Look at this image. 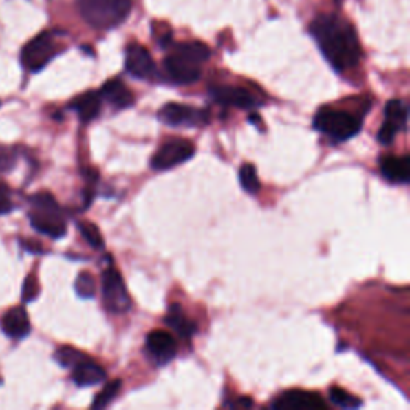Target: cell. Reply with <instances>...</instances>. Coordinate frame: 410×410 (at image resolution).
I'll list each match as a JSON object with an SVG mask.
<instances>
[{
  "label": "cell",
  "instance_id": "4",
  "mask_svg": "<svg viewBox=\"0 0 410 410\" xmlns=\"http://www.w3.org/2000/svg\"><path fill=\"white\" fill-rule=\"evenodd\" d=\"M360 120L346 111L322 107L314 116V129L329 136L335 143L353 138L360 131Z\"/></svg>",
  "mask_w": 410,
  "mask_h": 410
},
{
  "label": "cell",
  "instance_id": "13",
  "mask_svg": "<svg viewBox=\"0 0 410 410\" xmlns=\"http://www.w3.org/2000/svg\"><path fill=\"white\" fill-rule=\"evenodd\" d=\"M210 95H212V98L217 102H219V105L239 107V109H253V107L260 105L250 91L239 89V87H229V85L210 87Z\"/></svg>",
  "mask_w": 410,
  "mask_h": 410
},
{
  "label": "cell",
  "instance_id": "19",
  "mask_svg": "<svg viewBox=\"0 0 410 410\" xmlns=\"http://www.w3.org/2000/svg\"><path fill=\"white\" fill-rule=\"evenodd\" d=\"M71 109L77 112L82 122H91L101 111V96L95 91H87L71 102Z\"/></svg>",
  "mask_w": 410,
  "mask_h": 410
},
{
  "label": "cell",
  "instance_id": "17",
  "mask_svg": "<svg viewBox=\"0 0 410 410\" xmlns=\"http://www.w3.org/2000/svg\"><path fill=\"white\" fill-rule=\"evenodd\" d=\"M380 170L388 182L406 184L410 178V159L409 155L396 158V155H387L380 159Z\"/></svg>",
  "mask_w": 410,
  "mask_h": 410
},
{
  "label": "cell",
  "instance_id": "15",
  "mask_svg": "<svg viewBox=\"0 0 410 410\" xmlns=\"http://www.w3.org/2000/svg\"><path fill=\"white\" fill-rule=\"evenodd\" d=\"M0 327L10 338H24L31 332V321H29L28 311L23 306L12 308L2 316Z\"/></svg>",
  "mask_w": 410,
  "mask_h": 410
},
{
  "label": "cell",
  "instance_id": "21",
  "mask_svg": "<svg viewBox=\"0 0 410 410\" xmlns=\"http://www.w3.org/2000/svg\"><path fill=\"white\" fill-rule=\"evenodd\" d=\"M173 53H178V55L188 58V60L197 63V65H202L210 58V48L201 42L180 43V45L175 47Z\"/></svg>",
  "mask_w": 410,
  "mask_h": 410
},
{
  "label": "cell",
  "instance_id": "27",
  "mask_svg": "<svg viewBox=\"0 0 410 410\" xmlns=\"http://www.w3.org/2000/svg\"><path fill=\"white\" fill-rule=\"evenodd\" d=\"M77 228H79L82 237L85 239L89 246H91L94 248H102V246H105V244H102L101 233L100 229L96 228V224L90 222H80L77 224Z\"/></svg>",
  "mask_w": 410,
  "mask_h": 410
},
{
  "label": "cell",
  "instance_id": "6",
  "mask_svg": "<svg viewBox=\"0 0 410 410\" xmlns=\"http://www.w3.org/2000/svg\"><path fill=\"white\" fill-rule=\"evenodd\" d=\"M102 300L111 312L120 314L130 310V296L127 294L124 279L116 268H107L102 272Z\"/></svg>",
  "mask_w": 410,
  "mask_h": 410
},
{
  "label": "cell",
  "instance_id": "18",
  "mask_svg": "<svg viewBox=\"0 0 410 410\" xmlns=\"http://www.w3.org/2000/svg\"><path fill=\"white\" fill-rule=\"evenodd\" d=\"M106 380V372L105 369L94 363L90 358L82 360L72 367V382H74L77 387H95V385H100Z\"/></svg>",
  "mask_w": 410,
  "mask_h": 410
},
{
  "label": "cell",
  "instance_id": "5",
  "mask_svg": "<svg viewBox=\"0 0 410 410\" xmlns=\"http://www.w3.org/2000/svg\"><path fill=\"white\" fill-rule=\"evenodd\" d=\"M55 53L56 48L53 36L50 32H42L37 37H34L31 42H28L26 47L23 48L21 63L28 71L39 72L52 61Z\"/></svg>",
  "mask_w": 410,
  "mask_h": 410
},
{
  "label": "cell",
  "instance_id": "8",
  "mask_svg": "<svg viewBox=\"0 0 410 410\" xmlns=\"http://www.w3.org/2000/svg\"><path fill=\"white\" fill-rule=\"evenodd\" d=\"M159 120L170 127H199L207 124V112L196 109V107L169 102L159 111Z\"/></svg>",
  "mask_w": 410,
  "mask_h": 410
},
{
  "label": "cell",
  "instance_id": "23",
  "mask_svg": "<svg viewBox=\"0 0 410 410\" xmlns=\"http://www.w3.org/2000/svg\"><path fill=\"white\" fill-rule=\"evenodd\" d=\"M55 359L58 360V364L63 365V367L72 369L79 363H82V360L89 358H87L84 353H80L79 349L72 348V346H61V348L55 353Z\"/></svg>",
  "mask_w": 410,
  "mask_h": 410
},
{
  "label": "cell",
  "instance_id": "10",
  "mask_svg": "<svg viewBox=\"0 0 410 410\" xmlns=\"http://www.w3.org/2000/svg\"><path fill=\"white\" fill-rule=\"evenodd\" d=\"M164 71L169 79L178 85H191L201 79V65L178 55V53H172L165 58Z\"/></svg>",
  "mask_w": 410,
  "mask_h": 410
},
{
  "label": "cell",
  "instance_id": "22",
  "mask_svg": "<svg viewBox=\"0 0 410 410\" xmlns=\"http://www.w3.org/2000/svg\"><path fill=\"white\" fill-rule=\"evenodd\" d=\"M239 183L246 189L248 194H258L260 193V180H258L257 170L252 164H244L239 169Z\"/></svg>",
  "mask_w": 410,
  "mask_h": 410
},
{
  "label": "cell",
  "instance_id": "29",
  "mask_svg": "<svg viewBox=\"0 0 410 410\" xmlns=\"http://www.w3.org/2000/svg\"><path fill=\"white\" fill-rule=\"evenodd\" d=\"M17 158L12 151L7 148H0V172H10L13 169Z\"/></svg>",
  "mask_w": 410,
  "mask_h": 410
},
{
  "label": "cell",
  "instance_id": "24",
  "mask_svg": "<svg viewBox=\"0 0 410 410\" xmlns=\"http://www.w3.org/2000/svg\"><path fill=\"white\" fill-rule=\"evenodd\" d=\"M329 396H330V401L340 409H358L363 406V402H360L358 398H354L353 394L346 393L345 389H341L338 387L330 388Z\"/></svg>",
  "mask_w": 410,
  "mask_h": 410
},
{
  "label": "cell",
  "instance_id": "14",
  "mask_svg": "<svg viewBox=\"0 0 410 410\" xmlns=\"http://www.w3.org/2000/svg\"><path fill=\"white\" fill-rule=\"evenodd\" d=\"M125 69L136 79H148L154 74L155 65L144 47L130 45L125 53Z\"/></svg>",
  "mask_w": 410,
  "mask_h": 410
},
{
  "label": "cell",
  "instance_id": "11",
  "mask_svg": "<svg viewBox=\"0 0 410 410\" xmlns=\"http://www.w3.org/2000/svg\"><path fill=\"white\" fill-rule=\"evenodd\" d=\"M146 349L155 364L164 365L177 356V341L172 334L164 330H154L146 336Z\"/></svg>",
  "mask_w": 410,
  "mask_h": 410
},
{
  "label": "cell",
  "instance_id": "30",
  "mask_svg": "<svg viewBox=\"0 0 410 410\" xmlns=\"http://www.w3.org/2000/svg\"><path fill=\"white\" fill-rule=\"evenodd\" d=\"M12 208H13V204H12V197H10L8 188L5 186L3 183H0V215L12 212Z\"/></svg>",
  "mask_w": 410,
  "mask_h": 410
},
{
  "label": "cell",
  "instance_id": "26",
  "mask_svg": "<svg viewBox=\"0 0 410 410\" xmlns=\"http://www.w3.org/2000/svg\"><path fill=\"white\" fill-rule=\"evenodd\" d=\"M120 387H122V382L120 380H114V382L107 383L105 388H102V391L98 394V396L95 398L94 404H91V407L94 409H102L106 406H109L112 399L117 396V393L120 391Z\"/></svg>",
  "mask_w": 410,
  "mask_h": 410
},
{
  "label": "cell",
  "instance_id": "28",
  "mask_svg": "<svg viewBox=\"0 0 410 410\" xmlns=\"http://www.w3.org/2000/svg\"><path fill=\"white\" fill-rule=\"evenodd\" d=\"M23 300L29 303V301H34L37 299L39 295V284H37V279L34 274H29L26 279H24V284H23Z\"/></svg>",
  "mask_w": 410,
  "mask_h": 410
},
{
  "label": "cell",
  "instance_id": "7",
  "mask_svg": "<svg viewBox=\"0 0 410 410\" xmlns=\"http://www.w3.org/2000/svg\"><path fill=\"white\" fill-rule=\"evenodd\" d=\"M194 155V146L188 140L167 141L151 159L154 170H170L180 164L188 162Z\"/></svg>",
  "mask_w": 410,
  "mask_h": 410
},
{
  "label": "cell",
  "instance_id": "9",
  "mask_svg": "<svg viewBox=\"0 0 410 410\" xmlns=\"http://www.w3.org/2000/svg\"><path fill=\"white\" fill-rule=\"evenodd\" d=\"M409 109L401 100L388 101L385 107V122L378 131V141L385 146L391 144L398 131H404L407 127Z\"/></svg>",
  "mask_w": 410,
  "mask_h": 410
},
{
  "label": "cell",
  "instance_id": "12",
  "mask_svg": "<svg viewBox=\"0 0 410 410\" xmlns=\"http://www.w3.org/2000/svg\"><path fill=\"white\" fill-rule=\"evenodd\" d=\"M271 407L277 410H324L327 406L322 401V398L317 396V394L294 389V391L281 394L271 404Z\"/></svg>",
  "mask_w": 410,
  "mask_h": 410
},
{
  "label": "cell",
  "instance_id": "31",
  "mask_svg": "<svg viewBox=\"0 0 410 410\" xmlns=\"http://www.w3.org/2000/svg\"><path fill=\"white\" fill-rule=\"evenodd\" d=\"M228 406L229 407H252L253 402L248 398H241L237 402H231V404H228Z\"/></svg>",
  "mask_w": 410,
  "mask_h": 410
},
{
  "label": "cell",
  "instance_id": "20",
  "mask_svg": "<svg viewBox=\"0 0 410 410\" xmlns=\"http://www.w3.org/2000/svg\"><path fill=\"white\" fill-rule=\"evenodd\" d=\"M165 324L177 332L180 336H183V338H189V336H193L197 332V325L184 314L182 306L178 305L170 306L169 314L165 316Z\"/></svg>",
  "mask_w": 410,
  "mask_h": 410
},
{
  "label": "cell",
  "instance_id": "1",
  "mask_svg": "<svg viewBox=\"0 0 410 410\" xmlns=\"http://www.w3.org/2000/svg\"><path fill=\"white\" fill-rule=\"evenodd\" d=\"M310 31L322 55L335 71L343 72L358 66L360 60L359 39L346 19L335 14H322L311 23Z\"/></svg>",
  "mask_w": 410,
  "mask_h": 410
},
{
  "label": "cell",
  "instance_id": "2",
  "mask_svg": "<svg viewBox=\"0 0 410 410\" xmlns=\"http://www.w3.org/2000/svg\"><path fill=\"white\" fill-rule=\"evenodd\" d=\"M82 18L96 29L119 26L131 10V0H77Z\"/></svg>",
  "mask_w": 410,
  "mask_h": 410
},
{
  "label": "cell",
  "instance_id": "32",
  "mask_svg": "<svg viewBox=\"0 0 410 410\" xmlns=\"http://www.w3.org/2000/svg\"><path fill=\"white\" fill-rule=\"evenodd\" d=\"M23 247L26 248L28 252H32V253H41L42 252V248L37 247L36 242H32V241H23Z\"/></svg>",
  "mask_w": 410,
  "mask_h": 410
},
{
  "label": "cell",
  "instance_id": "3",
  "mask_svg": "<svg viewBox=\"0 0 410 410\" xmlns=\"http://www.w3.org/2000/svg\"><path fill=\"white\" fill-rule=\"evenodd\" d=\"M32 212L29 213L31 226L52 239H60L66 234V222L55 197L48 193H39L31 199Z\"/></svg>",
  "mask_w": 410,
  "mask_h": 410
},
{
  "label": "cell",
  "instance_id": "25",
  "mask_svg": "<svg viewBox=\"0 0 410 410\" xmlns=\"http://www.w3.org/2000/svg\"><path fill=\"white\" fill-rule=\"evenodd\" d=\"M74 289H76V294L79 295L80 299H85V300L94 299L96 292V282L94 279V276H91L90 272H80L76 279Z\"/></svg>",
  "mask_w": 410,
  "mask_h": 410
},
{
  "label": "cell",
  "instance_id": "16",
  "mask_svg": "<svg viewBox=\"0 0 410 410\" xmlns=\"http://www.w3.org/2000/svg\"><path fill=\"white\" fill-rule=\"evenodd\" d=\"M100 96L105 101L109 102L116 109H127V107L133 106L135 96L131 91L127 89L125 84L119 79L107 80L105 85L101 87Z\"/></svg>",
  "mask_w": 410,
  "mask_h": 410
}]
</instances>
